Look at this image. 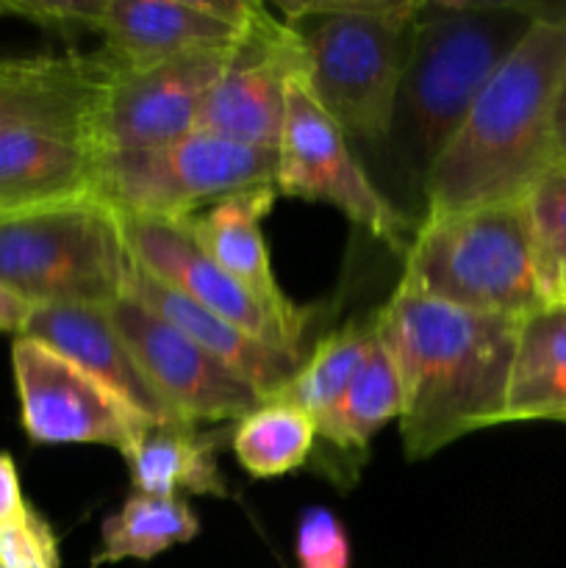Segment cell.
I'll list each match as a JSON object with an SVG mask.
<instances>
[{
  "label": "cell",
  "mask_w": 566,
  "mask_h": 568,
  "mask_svg": "<svg viewBox=\"0 0 566 568\" xmlns=\"http://www.w3.org/2000/svg\"><path fill=\"white\" fill-rule=\"evenodd\" d=\"M536 242L538 272L549 300V283L555 270L566 258V164H555L533 183L525 197Z\"/></svg>",
  "instance_id": "484cf974"
},
{
  "label": "cell",
  "mask_w": 566,
  "mask_h": 568,
  "mask_svg": "<svg viewBox=\"0 0 566 568\" xmlns=\"http://www.w3.org/2000/svg\"><path fill=\"white\" fill-rule=\"evenodd\" d=\"M277 150L186 133L159 148L100 153L94 197L120 216L183 222L209 205L275 183Z\"/></svg>",
  "instance_id": "52a82bcc"
},
{
  "label": "cell",
  "mask_w": 566,
  "mask_h": 568,
  "mask_svg": "<svg viewBox=\"0 0 566 568\" xmlns=\"http://www.w3.org/2000/svg\"><path fill=\"white\" fill-rule=\"evenodd\" d=\"M375 325L403 386L400 433L408 460L503 425L522 320L472 314L397 286Z\"/></svg>",
  "instance_id": "6da1fadb"
},
{
  "label": "cell",
  "mask_w": 566,
  "mask_h": 568,
  "mask_svg": "<svg viewBox=\"0 0 566 568\" xmlns=\"http://www.w3.org/2000/svg\"><path fill=\"white\" fill-rule=\"evenodd\" d=\"M547 11L519 0H420L386 142L420 183Z\"/></svg>",
  "instance_id": "3957f363"
},
{
  "label": "cell",
  "mask_w": 566,
  "mask_h": 568,
  "mask_svg": "<svg viewBox=\"0 0 566 568\" xmlns=\"http://www.w3.org/2000/svg\"><path fill=\"white\" fill-rule=\"evenodd\" d=\"M505 422L566 425V303H547L522 320Z\"/></svg>",
  "instance_id": "ffe728a7"
},
{
  "label": "cell",
  "mask_w": 566,
  "mask_h": 568,
  "mask_svg": "<svg viewBox=\"0 0 566 568\" xmlns=\"http://www.w3.org/2000/svg\"><path fill=\"white\" fill-rule=\"evenodd\" d=\"M244 0H103L98 31L117 67H148L194 50L228 48L247 33Z\"/></svg>",
  "instance_id": "5bb4252c"
},
{
  "label": "cell",
  "mask_w": 566,
  "mask_h": 568,
  "mask_svg": "<svg viewBox=\"0 0 566 568\" xmlns=\"http://www.w3.org/2000/svg\"><path fill=\"white\" fill-rule=\"evenodd\" d=\"M114 70L117 64L103 50L0 61V133L48 128L92 139L94 116Z\"/></svg>",
  "instance_id": "9a60e30c"
},
{
  "label": "cell",
  "mask_w": 566,
  "mask_h": 568,
  "mask_svg": "<svg viewBox=\"0 0 566 568\" xmlns=\"http://www.w3.org/2000/svg\"><path fill=\"white\" fill-rule=\"evenodd\" d=\"M239 42L148 67H117L94 116V148L100 153H125L192 133L200 105L231 67Z\"/></svg>",
  "instance_id": "9c48e42d"
},
{
  "label": "cell",
  "mask_w": 566,
  "mask_h": 568,
  "mask_svg": "<svg viewBox=\"0 0 566 568\" xmlns=\"http://www.w3.org/2000/svg\"><path fill=\"white\" fill-rule=\"evenodd\" d=\"M316 442L309 414L289 405L264 403L244 416L233 433V455L253 477H277L300 469Z\"/></svg>",
  "instance_id": "d4e9b609"
},
{
  "label": "cell",
  "mask_w": 566,
  "mask_h": 568,
  "mask_svg": "<svg viewBox=\"0 0 566 568\" xmlns=\"http://www.w3.org/2000/svg\"><path fill=\"white\" fill-rule=\"evenodd\" d=\"M553 142H555V159H558V164H566V64H564V75H560V83H558V94H555Z\"/></svg>",
  "instance_id": "4dcf8cb0"
},
{
  "label": "cell",
  "mask_w": 566,
  "mask_h": 568,
  "mask_svg": "<svg viewBox=\"0 0 566 568\" xmlns=\"http://www.w3.org/2000/svg\"><path fill=\"white\" fill-rule=\"evenodd\" d=\"M275 197V183H261V186L244 189V192L209 205L200 214L183 220L181 225L220 270L242 283L266 308L275 311L281 320L292 322V325L305 327L309 314L294 305L277 286L264 233H261V220L272 209Z\"/></svg>",
  "instance_id": "ac0fdd59"
},
{
  "label": "cell",
  "mask_w": 566,
  "mask_h": 568,
  "mask_svg": "<svg viewBox=\"0 0 566 568\" xmlns=\"http://www.w3.org/2000/svg\"><path fill=\"white\" fill-rule=\"evenodd\" d=\"M22 336L37 338L61 358L72 361L78 369L103 383L109 392H114L122 403L131 405L153 425H181L139 369L125 338L111 322L109 308H89V305L33 308Z\"/></svg>",
  "instance_id": "2e32d148"
},
{
  "label": "cell",
  "mask_w": 566,
  "mask_h": 568,
  "mask_svg": "<svg viewBox=\"0 0 566 568\" xmlns=\"http://www.w3.org/2000/svg\"><path fill=\"white\" fill-rule=\"evenodd\" d=\"M375 342V316L370 322H364V325L353 322V325L331 333V336H325L311 349L309 358L300 361L297 372L275 394H270L264 403L289 405V408H297L303 414H309L311 419H316L347 388L355 372L370 358Z\"/></svg>",
  "instance_id": "603a6c76"
},
{
  "label": "cell",
  "mask_w": 566,
  "mask_h": 568,
  "mask_svg": "<svg viewBox=\"0 0 566 568\" xmlns=\"http://www.w3.org/2000/svg\"><path fill=\"white\" fill-rule=\"evenodd\" d=\"M133 270L122 216L94 194L0 216V286L31 308H111Z\"/></svg>",
  "instance_id": "8992f818"
},
{
  "label": "cell",
  "mask_w": 566,
  "mask_h": 568,
  "mask_svg": "<svg viewBox=\"0 0 566 568\" xmlns=\"http://www.w3.org/2000/svg\"><path fill=\"white\" fill-rule=\"evenodd\" d=\"M214 447V436H200L189 425H150L125 453L133 486L150 497H178V491L225 497Z\"/></svg>",
  "instance_id": "44dd1931"
},
{
  "label": "cell",
  "mask_w": 566,
  "mask_h": 568,
  "mask_svg": "<svg viewBox=\"0 0 566 568\" xmlns=\"http://www.w3.org/2000/svg\"><path fill=\"white\" fill-rule=\"evenodd\" d=\"M420 0L277 3L303 55V81L347 139L386 144Z\"/></svg>",
  "instance_id": "277c9868"
},
{
  "label": "cell",
  "mask_w": 566,
  "mask_h": 568,
  "mask_svg": "<svg viewBox=\"0 0 566 568\" xmlns=\"http://www.w3.org/2000/svg\"><path fill=\"white\" fill-rule=\"evenodd\" d=\"M297 558L303 568H347L350 544L342 525L327 510L303 514L297 530Z\"/></svg>",
  "instance_id": "83f0119b"
},
{
  "label": "cell",
  "mask_w": 566,
  "mask_h": 568,
  "mask_svg": "<svg viewBox=\"0 0 566 568\" xmlns=\"http://www.w3.org/2000/svg\"><path fill=\"white\" fill-rule=\"evenodd\" d=\"M31 305L22 303L17 294H11L9 288L0 286V331L6 333H20L26 331L28 316H31Z\"/></svg>",
  "instance_id": "f546056e"
},
{
  "label": "cell",
  "mask_w": 566,
  "mask_h": 568,
  "mask_svg": "<svg viewBox=\"0 0 566 568\" xmlns=\"http://www.w3.org/2000/svg\"><path fill=\"white\" fill-rule=\"evenodd\" d=\"M549 303H566V258L560 261L549 283Z\"/></svg>",
  "instance_id": "1f68e13d"
},
{
  "label": "cell",
  "mask_w": 566,
  "mask_h": 568,
  "mask_svg": "<svg viewBox=\"0 0 566 568\" xmlns=\"http://www.w3.org/2000/svg\"><path fill=\"white\" fill-rule=\"evenodd\" d=\"M0 568H59L53 530L31 508L0 525Z\"/></svg>",
  "instance_id": "4316f807"
},
{
  "label": "cell",
  "mask_w": 566,
  "mask_h": 568,
  "mask_svg": "<svg viewBox=\"0 0 566 568\" xmlns=\"http://www.w3.org/2000/svg\"><path fill=\"white\" fill-rule=\"evenodd\" d=\"M22 427L37 444H105L122 455L153 422L42 342L17 336L11 347Z\"/></svg>",
  "instance_id": "30bf717a"
},
{
  "label": "cell",
  "mask_w": 566,
  "mask_h": 568,
  "mask_svg": "<svg viewBox=\"0 0 566 568\" xmlns=\"http://www.w3.org/2000/svg\"><path fill=\"white\" fill-rule=\"evenodd\" d=\"M125 297L137 300L139 305H144V308L159 314L164 322H170L172 327H178L183 336L192 338L211 358L222 361L228 369H233L242 381H247L264 399L275 394L297 372L300 361H303L270 347L261 338L244 333L242 327L231 325L222 316H214L211 311L200 308L198 303L183 297L181 292L155 281L139 264L133 270Z\"/></svg>",
  "instance_id": "d6986e66"
},
{
  "label": "cell",
  "mask_w": 566,
  "mask_h": 568,
  "mask_svg": "<svg viewBox=\"0 0 566 568\" xmlns=\"http://www.w3.org/2000/svg\"><path fill=\"white\" fill-rule=\"evenodd\" d=\"M403 414V386L386 344L377 336L370 358L347 383L336 403L314 419L316 438L338 453H364L377 430Z\"/></svg>",
  "instance_id": "7402d4cb"
},
{
  "label": "cell",
  "mask_w": 566,
  "mask_h": 568,
  "mask_svg": "<svg viewBox=\"0 0 566 568\" xmlns=\"http://www.w3.org/2000/svg\"><path fill=\"white\" fill-rule=\"evenodd\" d=\"M198 530L200 521L186 499L133 494L120 514L103 521V547L92 558V566L150 560L175 544L192 541Z\"/></svg>",
  "instance_id": "cb8c5ba5"
},
{
  "label": "cell",
  "mask_w": 566,
  "mask_h": 568,
  "mask_svg": "<svg viewBox=\"0 0 566 568\" xmlns=\"http://www.w3.org/2000/svg\"><path fill=\"white\" fill-rule=\"evenodd\" d=\"M109 316L139 369L181 425L242 422L264 405L247 381L137 300L122 297L111 305Z\"/></svg>",
  "instance_id": "8fae6325"
},
{
  "label": "cell",
  "mask_w": 566,
  "mask_h": 568,
  "mask_svg": "<svg viewBox=\"0 0 566 568\" xmlns=\"http://www.w3.org/2000/svg\"><path fill=\"white\" fill-rule=\"evenodd\" d=\"M566 64V9L547 11L492 78L427 172V216L525 200L558 164L553 111Z\"/></svg>",
  "instance_id": "7a4b0ae2"
},
{
  "label": "cell",
  "mask_w": 566,
  "mask_h": 568,
  "mask_svg": "<svg viewBox=\"0 0 566 568\" xmlns=\"http://www.w3.org/2000/svg\"><path fill=\"white\" fill-rule=\"evenodd\" d=\"M303 75V55L286 22L255 3L253 22L225 75L200 105L194 131L247 148L277 150L286 122L292 78Z\"/></svg>",
  "instance_id": "7c38bea8"
},
{
  "label": "cell",
  "mask_w": 566,
  "mask_h": 568,
  "mask_svg": "<svg viewBox=\"0 0 566 568\" xmlns=\"http://www.w3.org/2000/svg\"><path fill=\"white\" fill-rule=\"evenodd\" d=\"M400 286L472 314L514 320L547 305L525 200L422 220Z\"/></svg>",
  "instance_id": "5b68a950"
},
{
  "label": "cell",
  "mask_w": 566,
  "mask_h": 568,
  "mask_svg": "<svg viewBox=\"0 0 566 568\" xmlns=\"http://www.w3.org/2000/svg\"><path fill=\"white\" fill-rule=\"evenodd\" d=\"M28 510L26 499L20 491V477H17L14 460L0 453V525L3 521L20 519Z\"/></svg>",
  "instance_id": "f1b7e54d"
},
{
  "label": "cell",
  "mask_w": 566,
  "mask_h": 568,
  "mask_svg": "<svg viewBox=\"0 0 566 568\" xmlns=\"http://www.w3.org/2000/svg\"><path fill=\"white\" fill-rule=\"evenodd\" d=\"M122 225H125V239L133 258L155 281L166 283L183 297L198 303L200 308L222 316L225 322L242 327L244 333L261 338L270 347L294 355V358H303L300 355L303 327L281 320L242 283L233 281L225 270H220L200 250V244L189 236L181 222L122 216Z\"/></svg>",
  "instance_id": "4fadbf2b"
},
{
  "label": "cell",
  "mask_w": 566,
  "mask_h": 568,
  "mask_svg": "<svg viewBox=\"0 0 566 568\" xmlns=\"http://www.w3.org/2000/svg\"><path fill=\"white\" fill-rule=\"evenodd\" d=\"M100 150L87 133H0V216L94 194Z\"/></svg>",
  "instance_id": "e0dca14e"
},
{
  "label": "cell",
  "mask_w": 566,
  "mask_h": 568,
  "mask_svg": "<svg viewBox=\"0 0 566 568\" xmlns=\"http://www.w3.org/2000/svg\"><path fill=\"white\" fill-rule=\"evenodd\" d=\"M277 194L331 203L358 222L388 247L405 253L411 220L400 214L375 189L364 166L350 150L342 128L316 103L303 75L292 78L286 98V122L277 144Z\"/></svg>",
  "instance_id": "ba28073f"
}]
</instances>
